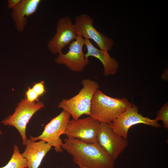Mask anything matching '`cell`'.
Instances as JSON below:
<instances>
[{
    "instance_id": "obj_11",
    "label": "cell",
    "mask_w": 168,
    "mask_h": 168,
    "mask_svg": "<svg viewBox=\"0 0 168 168\" xmlns=\"http://www.w3.org/2000/svg\"><path fill=\"white\" fill-rule=\"evenodd\" d=\"M77 37L74 24L70 17H63L57 22L56 33L48 41V49L53 54H58L62 53L63 49Z\"/></svg>"
},
{
    "instance_id": "obj_10",
    "label": "cell",
    "mask_w": 168,
    "mask_h": 168,
    "mask_svg": "<svg viewBox=\"0 0 168 168\" xmlns=\"http://www.w3.org/2000/svg\"><path fill=\"white\" fill-rule=\"evenodd\" d=\"M92 18L90 16L82 14L77 16L74 24L76 33H79L86 40H92L100 49L108 51L114 44L113 40L98 31L93 26Z\"/></svg>"
},
{
    "instance_id": "obj_7",
    "label": "cell",
    "mask_w": 168,
    "mask_h": 168,
    "mask_svg": "<svg viewBox=\"0 0 168 168\" xmlns=\"http://www.w3.org/2000/svg\"><path fill=\"white\" fill-rule=\"evenodd\" d=\"M100 123L91 116L70 120L65 134L67 138H75L83 142L97 144V136Z\"/></svg>"
},
{
    "instance_id": "obj_3",
    "label": "cell",
    "mask_w": 168,
    "mask_h": 168,
    "mask_svg": "<svg viewBox=\"0 0 168 168\" xmlns=\"http://www.w3.org/2000/svg\"><path fill=\"white\" fill-rule=\"evenodd\" d=\"M83 87L78 93L71 98L63 99L59 102L58 108L69 113L73 119H77L82 115L90 116L92 98L99 89L98 83L90 79L82 80Z\"/></svg>"
},
{
    "instance_id": "obj_13",
    "label": "cell",
    "mask_w": 168,
    "mask_h": 168,
    "mask_svg": "<svg viewBox=\"0 0 168 168\" xmlns=\"http://www.w3.org/2000/svg\"><path fill=\"white\" fill-rule=\"evenodd\" d=\"M41 0H21L12 10L11 16L16 30L23 32L27 22L26 17H29L36 11Z\"/></svg>"
},
{
    "instance_id": "obj_9",
    "label": "cell",
    "mask_w": 168,
    "mask_h": 168,
    "mask_svg": "<svg viewBox=\"0 0 168 168\" xmlns=\"http://www.w3.org/2000/svg\"><path fill=\"white\" fill-rule=\"evenodd\" d=\"M77 37L69 45V50L66 54H58L55 62L59 65H64L72 71L81 72L83 71L89 63L83 52L84 39L78 33Z\"/></svg>"
},
{
    "instance_id": "obj_4",
    "label": "cell",
    "mask_w": 168,
    "mask_h": 168,
    "mask_svg": "<svg viewBox=\"0 0 168 168\" xmlns=\"http://www.w3.org/2000/svg\"><path fill=\"white\" fill-rule=\"evenodd\" d=\"M44 106L41 101L31 102L26 99H22L17 104L14 113L3 119L1 123L15 128L20 133L25 146L27 139L26 135L27 125L33 115Z\"/></svg>"
},
{
    "instance_id": "obj_6",
    "label": "cell",
    "mask_w": 168,
    "mask_h": 168,
    "mask_svg": "<svg viewBox=\"0 0 168 168\" xmlns=\"http://www.w3.org/2000/svg\"><path fill=\"white\" fill-rule=\"evenodd\" d=\"M139 124H143L156 128L161 127L158 121L155 119H151L139 113L138 108L134 104H132L130 108L110 125L116 134L127 139L130 128Z\"/></svg>"
},
{
    "instance_id": "obj_15",
    "label": "cell",
    "mask_w": 168,
    "mask_h": 168,
    "mask_svg": "<svg viewBox=\"0 0 168 168\" xmlns=\"http://www.w3.org/2000/svg\"><path fill=\"white\" fill-rule=\"evenodd\" d=\"M28 167L27 162L20 152L18 147L14 145L12 156L5 166L0 168H26Z\"/></svg>"
},
{
    "instance_id": "obj_12",
    "label": "cell",
    "mask_w": 168,
    "mask_h": 168,
    "mask_svg": "<svg viewBox=\"0 0 168 168\" xmlns=\"http://www.w3.org/2000/svg\"><path fill=\"white\" fill-rule=\"evenodd\" d=\"M26 148L21 154L26 160L28 168H38L51 146L43 140L34 141L27 139Z\"/></svg>"
},
{
    "instance_id": "obj_18",
    "label": "cell",
    "mask_w": 168,
    "mask_h": 168,
    "mask_svg": "<svg viewBox=\"0 0 168 168\" xmlns=\"http://www.w3.org/2000/svg\"><path fill=\"white\" fill-rule=\"evenodd\" d=\"M26 99L31 102H35L39 97V96L32 88H29L26 93Z\"/></svg>"
},
{
    "instance_id": "obj_2",
    "label": "cell",
    "mask_w": 168,
    "mask_h": 168,
    "mask_svg": "<svg viewBox=\"0 0 168 168\" xmlns=\"http://www.w3.org/2000/svg\"><path fill=\"white\" fill-rule=\"evenodd\" d=\"M132 105L125 98L111 97L98 89L91 100L90 116L100 123L110 124Z\"/></svg>"
},
{
    "instance_id": "obj_16",
    "label": "cell",
    "mask_w": 168,
    "mask_h": 168,
    "mask_svg": "<svg viewBox=\"0 0 168 168\" xmlns=\"http://www.w3.org/2000/svg\"><path fill=\"white\" fill-rule=\"evenodd\" d=\"M155 119L158 121L163 122L164 127L168 129V103L166 102L162 105L160 110L157 112V115Z\"/></svg>"
},
{
    "instance_id": "obj_19",
    "label": "cell",
    "mask_w": 168,
    "mask_h": 168,
    "mask_svg": "<svg viewBox=\"0 0 168 168\" xmlns=\"http://www.w3.org/2000/svg\"><path fill=\"white\" fill-rule=\"evenodd\" d=\"M21 0H9L8 1V7L9 8L13 9L16 7Z\"/></svg>"
},
{
    "instance_id": "obj_1",
    "label": "cell",
    "mask_w": 168,
    "mask_h": 168,
    "mask_svg": "<svg viewBox=\"0 0 168 168\" xmlns=\"http://www.w3.org/2000/svg\"><path fill=\"white\" fill-rule=\"evenodd\" d=\"M62 146L79 168H114V161L97 144L67 138Z\"/></svg>"
},
{
    "instance_id": "obj_5",
    "label": "cell",
    "mask_w": 168,
    "mask_h": 168,
    "mask_svg": "<svg viewBox=\"0 0 168 168\" xmlns=\"http://www.w3.org/2000/svg\"><path fill=\"white\" fill-rule=\"evenodd\" d=\"M71 116L69 113L63 110L45 126L40 135L36 137L30 136V138L34 141H44L51 147H54V150L57 152H62L63 150L62 147L63 142L60 136L65 134Z\"/></svg>"
},
{
    "instance_id": "obj_21",
    "label": "cell",
    "mask_w": 168,
    "mask_h": 168,
    "mask_svg": "<svg viewBox=\"0 0 168 168\" xmlns=\"http://www.w3.org/2000/svg\"><path fill=\"white\" fill-rule=\"evenodd\" d=\"M58 168L57 167V168Z\"/></svg>"
},
{
    "instance_id": "obj_17",
    "label": "cell",
    "mask_w": 168,
    "mask_h": 168,
    "mask_svg": "<svg viewBox=\"0 0 168 168\" xmlns=\"http://www.w3.org/2000/svg\"><path fill=\"white\" fill-rule=\"evenodd\" d=\"M32 88L39 96L46 92L43 81L35 84Z\"/></svg>"
},
{
    "instance_id": "obj_8",
    "label": "cell",
    "mask_w": 168,
    "mask_h": 168,
    "mask_svg": "<svg viewBox=\"0 0 168 168\" xmlns=\"http://www.w3.org/2000/svg\"><path fill=\"white\" fill-rule=\"evenodd\" d=\"M97 143L114 161L127 146V139L116 134L109 124L100 123L97 136Z\"/></svg>"
},
{
    "instance_id": "obj_14",
    "label": "cell",
    "mask_w": 168,
    "mask_h": 168,
    "mask_svg": "<svg viewBox=\"0 0 168 168\" xmlns=\"http://www.w3.org/2000/svg\"><path fill=\"white\" fill-rule=\"evenodd\" d=\"M84 43L87 51L85 54L86 59L93 57L99 60L103 66L104 74L105 76L113 75L117 73L119 68V63L110 56L108 51L97 49L89 40L85 39Z\"/></svg>"
},
{
    "instance_id": "obj_20",
    "label": "cell",
    "mask_w": 168,
    "mask_h": 168,
    "mask_svg": "<svg viewBox=\"0 0 168 168\" xmlns=\"http://www.w3.org/2000/svg\"><path fill=\"white\" fill-rule=\"evenodd\" d=\"M2 131L0 129V135L2 134Z\"/></svg>"
}]
</instances>
